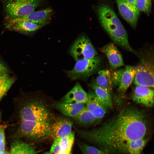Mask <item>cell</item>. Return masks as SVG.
<instances>
[{
	"label": "cell",
	"mask_w": 154,
	"mask_h": 154,
	"mask_svg": "<svg viewBox=\"0 0 154 154\" xmlns=\"http://www.w3.org/2000/svg\"><path fill=\"white\" fill-rule=\"evenodd\" d=\"M147 120L142 111L133 107L122 109L112 118L97 128L79 129V135L98 146L106 154L128 152L131 141L145 137Z\"/></svg>",
	"instance_id": "cell-1"
},
{
	"label": "cell",
	"mask_w": 154,
	"mask_h": 154,
	"mask_svg": "<svg viewBox=\"0 0 154 154\" xmlns=\"http://www.w3.org/2000/svg\"><path fill=\"white\" fill-rule=\"evenodd\" d=\"M100 24L113 41L122 48L133 53L125 29L113 9L108 5L102 4L97 9Z\"/></svg>",
	"instance_id": "cell-2"
},
{
	"label": "cell",
	"mask_w": 154,
	"mask_h": 154,
	"mask_svg": "<svg viewBox=\"0 0 154 154\" xmlns=\"http://www.w3.org/2000/svg\"><path fill=\"white\" fill-rule=\"evenodd\" d=\"M19 121L30 122L51 120V114L47 108L41 102L30 99L24 102L18 112Z\"/></svg>",
	"instance_id": "cell-3"
},
{
	"label": "cell",
	"mask_w": 154,
	"mask_h": 154,
	"mask_svg": "<svg viewBox=\"0 0 154 154\" xmlns=\"http://www.w3.org/2000/svg\"><path fill=\"white\" fill-rule=\"evenodd\" d=\"M51 120L30 122L19 121L17 133L20 136L34 141L48 137Z\"/></svg>",
	"instance_id": "cell-4"
},
{
	"label": "cell",
	"mask_w": 154,
	"mask_h": 154,
	"mask_svg": "<svg viewBox=\"0 0 154 154\" xmlns=\"http://www.w3.org/2000/svg\"><path fill=\"white\" fill-rule=\"evenodd\" d=\"M42 0H6L5 9L7 20L26 16L35 11Z\"/></svg>",
	"instance_id": "cell-5"
},
{
	"label": "cell",
	"mask_w": 154,
	"mask_h": 154,
	"mask_svg": "<svg viewBox=\"0 0 154 154\" xmlns=\"http://www.w3.org/2000/svg\"><path fill=\"white\" fill-rule=\"evenodd\" d=\"M101 62V58L98 56L77 61L74 68L67 71V76L72 80H86L98 70Z\"/></svg>",
	"instance_id": "cell-6"
},
{
	"label": "cell",
	"mask_w": 154,
	"mask_h": 154,
	"mask_svg": "<svg viewBox=\"0 0 154 154\" xmlns=\"http://www.w3.org/2000/svg\"><path fill=\"white\" fill-rule=\"evenodd\" d=\"M136 73L133 81L135 86L153 88L154 60L151 56L143 58L136 66Z\"/></svg>",
	"instance_id": "cell-7"
},
{
	"label": "cell",
	"mask_w": 154,
	"mask_h": 154,
	"mask_svg": "<svg viewBox=\"0 0 154 154\" xmlns=\"http://www.w3.org/2000/svg\"><path fill=\"white\" fill-rule=\"evenodd\" d=\"M70 53L75 60L91 59L97 56V53L89 39L84 35L80 36L71 47Z\"/></svg>",
	"instance_id": "cell-8"
},
{
	"label": "cell",
	"mask_w": 154,
	"mask_h": 154,
	"mask_svg": "<svg viewBox=\"0 0 154 154\" xmlns=\"http://www.w3.org/2000/svg\"><path fill=\"white\" fill-rule=\"evenodd\" d=\"M53 11L50 8L34 11L28 15L22 17L7 20V23L19 21H28L40 25L42 27L48 24L51 19Z\"/></svg>",
	"instance_id": "cell-9"
},
{
	"label": "cell",
	"mask_w": 154,
	"mask_h": 154,
	"mask_svg": "<svg viewBox=\"0 0 154 154\" xmlns=\"http://www.w3.org/2000/svg\"><path fill=\"white\" fill-rule=\"evenodd\" d=\"M116 1L120 15L132 27L135 28L139 15L135 5L125 0Z\"/></svg>",
	"instance_id": "cell-10"
},
{
	"label": "cell",
	"mask_w": 154,
	"mask_h": 154,
	"mask_svg": "<svg viewBox=\"0 0 154 154\" xmlns=\"http://www.w3.org/2000/svg\"><path fill=\"white\" fill-rule=\"evenodd\" d=\"M72 121L65 118L58 119L51 123L48 137L54 141L69 135L72 131Z\"/></svg>",
	"instance_id": "cell-11"
},
{
	"label": "cell",
	"mask_w": 154,
	"mask_h": 154,
	"mask_svg": "<svg viewBox=\"0 0 154 154\" xmlns=\"http://www.w3.org/2000/svg\"><path fill=\"white\" fill-rule=\"evenodd\" d=\"M154 93L153 89L147 87L136 86L132 96L135 102L149 107L153 105Z\"/></svg>",
	"instance_id": "cell-12"
},
{
	"label": "cell",
	"mask_w": 154,
	"mask_h": 154,
	"mask_svg": "<svg viewBox=\"0 0 154 154\" xmlns=\"http://www.w3.org/2000/svg\"><path fill=\"white\" fill-rule=\"evenodd\" d=\"M100 50L106 55L111 69L114 70L124 65L122 56L114 43L107 44Z\"/></svg>",
	"instance_id": "cell-13"
},
{
	"label": "cell",
	"mask_w": 154,
	"mask_h": 154,
	"mask_svg": "<svg viewBox=\"0 0 154 154\" xmlns=\"http://www.w3.org/2000/svg\"><path fill=\"white\" fill-rule=\"evenodd\" d=\"M88 100V94L79 83H76L73 87L62 98L61 102L86 104Z\"/></svg>",
	"instance_id": "cell-14"
},
{
	"label": "cell",
	"mask_w": 154,
	"mask_h": 154,
	"mask_svg": "<svg viewBox=\"0 0 154 154\" xmlns=\"http://www.w3.org/2000/svg\"><path fill=\"white\" fill-rule=\"evenodd\" d=\"M88 94V100L86 107L95 117L100 120L107 113L108 108L99 100L93 91Z\"/></svg>",
	"instance_id": "cell-15"
},
{
	"label": "cell",
	"mask_w": 154,
	"mask_h": 154,
	"mask_svg": "<svg viewBox=\"0 0 154 154\" xmlns=\"http://www.w3.org/2000/svg\"><path fill=\"white\" fill-rule=\"evenodd\" d=\"M5 27L11 31L27 33L34 32L42 27L36 23L28 21H19L6 23Z\"/></svg>",
	"instance_id": "cell-16"
},
{
	"label": "cell",
	"mask_w": 154,
	"mask_h": 154,
	"mask_svg": "<svg viewBox=\"0 0 154 154\" xmlns=\"http://www.w3.org/2000/svg\"><path fill=\"white\" fill-rule=\"evenodd\" d=\"M85 105L81 103L61 102L55 103L54 106L64 115L74 117L86 106Z\"/></svg>",
	"instance_id": "cell-17"
},
{
	"label": "cell",
	"mask_w": 154,
	"mask_h": 154,
	"mask_svg": "<svg viewBox=\"0 0 154 154\" xmlns=\"http://www.w3.org/2000/svg\"><path fill=\"white\" fill-rule=\"evenodd\" d=\"M136 73L135 67L130 65L125 66L117 88L120 94H124L133 82Z\"/></svg>",
	"instance_id": "cell-18"
},
{
	"label": "cell",
	"mask_w": 154,
	"mask_h": 154,
	"mask_svg": "<svg viewBox=\"0 0 154 154\" xmlns=\"http://www.w3.org/2000/svg\"><path fill=\"white\" fill-rule=\"evenodd\" d=\"M73 118L78 124L85 127L94 125L100 121L95 117L86 106Z\"/></svg>",
	"instance_id": "cell-19"
},
{
	"label": "cell",
	"mask_w": 154,
	"mask_h": 154,
	"mask_svg": "<svg viewBox=\"0 0 154 154\" xmlns=\"http://www.w3.org/2000/svg\"><path fill=\"white\" fill-rule=\"evenodd\" d=\"M89 85L99 100L108 108H112L113 104L110 93L98 86L95 82H92Z\"/></svg>",
	"instance_id": "cell-20"
},
{
	"label": "cell",
	"mask_w": 154,
	"mask_h": 154,
	"mask_svg": "<svg viewBox=\"0 0 154 154\" xmlns=\"http://www.w3.org/2000/svg\"><path fill=\"white\" fill-rule=\"evenodd\" d=\"M34 146L19 139L15 140L11 147L10 154H35Z\"/></svg>",
	"instance_id": "cell-21"
},
{
	"label": "cell",
	"mask_w": 154,
	"mask_h": 154,
	"mask_svg": "<svg viewBox=\"0 0 154 154\" xmlns=\"http://www.w3.org/2000/svg\"><path fill=\"white\" fill-rule=\"evenodd\" d=\"M98 74L95 82L98 86L110 93L113 87L112 73L108 69H104L99 71Z\"/></svg>",
	"instance_id": "cell-22"
},
{
	"label": "cell",
	"mask_w": 154,
	"mask_h": 154,
	"mask_svg": "<svg viewBox=\"0 0 154 154\" xmlns=\"http://www.w3.org/2000/svg\"><path fill=\"white\" fill-rule=\"evenodd\" d=\"M74 139V133L72 131L68 135L56 139L60 145L62 154H71Z\"/></svg>",
	"instance_id": "cell-23"
},
{
	"label": "cell",
	"mask_w": 154,
	"mask_h": 154,
	"mask_svg": "<svg viewBox=\"0 0 154 154\" xmlns=\"http://www.w3.org/2000/svg\"><path fill=\"white\" fill-rule=\"evenodd\" d=\"M14 79L8 73L0 76V101L10 89Z\"/></svg>",
	"instance_id": "cell-24"
},
{
	"label": "cell",
	"mask_w": 154,
	"mask_h": 154,
	"mask_svg": "<svg viewBox=\"0 0 154 154\" xmlns=\"http://www.w3.org/2000/svg\"><path fill=\"white\" fill-rule=\"evenodd\" d=\"M147 142L145 137L130 142L128 145L127 152L130 154H141Z\"/></svg>",
	"instance_id": "cell-25"
},
{
	"label": "cell",
	"mask_w": 154,
	"mask_h": 154,
	"mask_svg": "<svg viewBox=\"0 0 154 154\" xmlns=\"http://www.w3.org/2000/svg\"><path fill=\"white\" fill-rule=\"evenodd\" d=\"M135 5L139 11L148 14L151 11V0H137Z\"/></svg>",
	"instance_id": "cell-26"
},
{
	"label": "cell",
	"mask_w": 154,
	"mask_h": 154,
	"mask_svg": "<svg viewBox=\"0 0 154 154\" xmlns=\"http://www.w3.org/2000/svg\"><path fill=\"white\" fill-rule=\"evenodd\" d=\"M80 149H83L87 154H106L103 150L84 143L79 145Z\"/></svg>",
	"instance_id": "cell-27"
},
{
	"label": "cell",
	"mask_w": 154,
	"mask_h": 154,
	"mask_svg": "<svg viewBox=\"0 0 154 154\" xmlns=\"http://www.w3.org/2000/svg\"><path fill=\"white\" fill-rule=\"evenodd\" d=\"M124 68L120 69L112 73V86H118Z\"/></svg>",
	"instance_id": "cell-28"
},
{
	"label": "cell",
	"mask_w": 154,
	"mask_h": 154,
	"mask_svg": "<svg viewBox=\"0 0 154 154\" xmlns=\"http://www.w3.org/2000/svg\"><path fill=\"white\" fill-rule=\"evenodd\" d=\"M8 69L5 65L0 60V76L8 73Z\"/></svg>",
	"instance_id": "cell-29"
},
{
	"label": "cell",
	"mask_w": 154,
	"mask_h": 154,
	"mask_svg": "<svg viewBox=\"0 0 154 154\" xmlns=\"http://www.w3.org/2000/svg\"><path fill=\"white\" fill-rule=\"evenodd\" d=\"M127 2L135 5L137 0H125Z\"/></svg>",
	"instance_id": "cell-30"
},
{
	"label": "cell",
	"mask_w": 154,
	"mask_h": 154,
	"mask_svg": "<svg viewBox=\"0 0 154 154\" xmlns=\"http://www.w3.org/2000/svg\"><path fill=\"white\" fill-rule=\"evenodd\" d=\"M0 154H10V153L5 150L0 152Z\"/></svg>",
	"instance_id": "cell-31"
},
{
	"label": "cell",
	"mask_w": 154,
	"mask_h": 154,
	"mask_svg": "<svg viewBox=\"0 0 154 154\" xmlns=\"http://www.w3.org/2000/svg\"><path fill=\"white\" fill-rule=\"evenodd\" d=\"M80 149L83 154H87L85 151L83 149Z\"/></svg>",
	"instance_id": "cell-32"
},
{
	"label": "cell",
	"mask_w": 154,
	"mask_h": 154,
	"mask_svg": "<svg viewBox=\"0 0 154 154\" xmlns=\"http://www.w3.org/2000/svg\"><path fill=\"white\" fill-rule=\"evenodd\" d=\"M44 154H50V153L48 152H46L44 153Z\"/></svg>",
	"instance_id": "cell-33"
},
{
	"label": "cell",
	"mask_w": 154,
	"mask_h": 154,
	"mask_svg": "<svg viewBox=\"0 0 154 154\" xmlns=\"http://www.w3.org/2000/svg\"><path fill=\"white\" fill-rule=\"evenodd\" d=\"M129 154H130L129 153Z\"/></svg>",
	"instance_id": "cell-34"
},
{
	"label": "cell",
	"mask_w": 154,
	"mask_h": 154,
	"mask_svg": "<svg viewBox=\"0 0 154 154\" xmlns=\"http://www.w3.org/2000/svg\"></svg>",
	"instance_id": "cell-35"
}]
</instances>
